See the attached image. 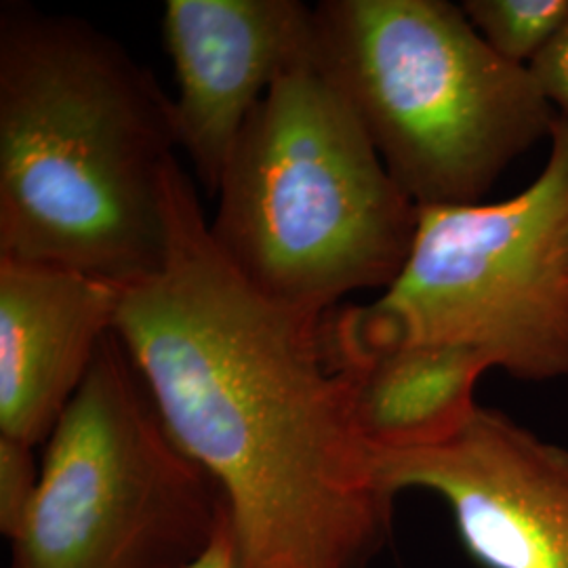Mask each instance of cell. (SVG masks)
I'll use <instances>...</instances> for the list:
<instances>
[{"label": "cell", "mask_w": 568, "mask_h": 568, "mask_svg": "<svg viewBox=\"0 0 568 568\" xmlns=\"http://www.w3.org/2000/svg\"><path fill=\"white\" fill-rule=\"evenodd\" d=\"M122 286L0 257V436L47 443L116 328Z\"/></svg>", "instance_id": "9"}, {"label": "cell", "mask_w": 568, "mask_h": 568, "mask_svg": "<svg viewBox=\"0 0 568 568\" xmlns=\"http://www.w3.org/2000/svg\"><path fill=\"white\" fill-rule=\"evenodd\" d=\"M230 511L112 331L44 443L11 568H185Z\"/></svg>", "instance_id": "6"}, {"label": "cell", "mask_w": 568, "mask_h": 568, "mask_svg": "<svg viewBox=\"0 0 568 568\" xmlns=\"http://www.w3.org/2000/svg\"><path fill=\"white\" fill-rule=\"evenodd\" d=\"M185 568H251L232 511L225 514L224 523L217 528L211 546L204 549L203 556H199Z\"/></svg>", "instance_id": "14"}, {"label": "cell", "mask_w": 568, "mask_h": 568, "mask_svg": "<svg viewBox=\"0 0 568 568\" xmlns=\"http://www.w3.org/2000/svg\"><path fill=\"white\" fill-rule=\"evenodd\" d=\"M462 7L504 60L527 68L568 23V0H467Z\"/></svg>", "instance_id": "11"}, {"label": "cell", "mask_w": 568, "mask_h": 568, "mask_svg": "<svg viewBox=\"0 0 568 568\" xmlns=\"http://www.w3.org/2000/svg\"><path fill=\"white\" fill-rule=\"evenodd\" d=\"M389 497L426 488L447 501L469 556L485 568H568V450L501 410L478 406L436 447L373 453Z\"/></svg>", "instance_id": "7"}, {"label": "cell", "mask_w": 568, "mask_h": 568, "mask_svg": "<svg viewBox=\"0 0 568 568\" xmlns=\"http://www.w3.org/2000/svg\"><path fill=\"white\" fill-rule=\"evenodd\" d=\"M325 352L344 379L352 422L371 453L422 450L450 440L474 417V387L493 368L485 354L464 345H325Z\"/></svg>", "instance_id": "10"}, {"label": "cell", "mask_w": 568, "mask_h": 568, "mask_svg": "<svg viewBox=\"0 0 568 568\" xmlns=\"http://www.w3.org/2000/svg\"><path fill=\"white\" fill-rule=\"evenodd\" d=\"M323 318L244 283L171 164L163 265L122 288L114 333L169 434L224 490L251 568H365L389 530L394 497L328 365Z\"/></svg>", "instance_id": "1"}, {"label": "cell", "mask_w": 568, "mask_h": 568, "mask_svg": "<svg viewBox=\"0 0 568 568\" xmlns=\"http://www.w3.org/2000/svg\"><path fill=\"white\" fill-rule=\"evenodd\" d=\"M312 51L419 209L485 203L558 119L527 65L447 0H325Z\"/></svg>", "instance_id": "4"}, {"label": "cell", "mask_w": 568, "mask_h": 568, "mask_svg": "<svg viewBox=\"0 0 568 568\" xmlns=\"http://www.w3.org/2000/svg\"><path fill=\"white\" fill-rule=\"evenodd\" d=\"M34 448L0 436V532L13 544L20 537L34 506L41 469H37Z\"/></svg>", "instance_id": "12"}, {"label": "cell", "mask_w": 568, "mask_h": 568, "mask_svg": "<svg viewBox=\"0 0 568 568\" xmlns=\"http://www.w3.org/2000/svg\"><path fill=\"white\" fill-rule=\"evenodd\" d=\"M161 32L178 84V145L215 196L244 124L312 51L314 9L300 0H166Z\"/></svg>", "instance_id": "8"}, {"label": "cell", "mask_w": 568, "mask_h": 568, "mask_svg": "<svg viewBox=\"0 0 568 568\" xmlns=\"http://www.w3.org/2000/svg\"><path fill=\"white\" fill-rule=\"evenodd\" d=\"M173 100L89 21L0 9V257L116 286L166 253Z\"/></svg>", "instance_id": "2"}, {"label": "cell", "mask_w": 568, "mask_h": 568, "mask_svg": "<svg viewBox=\"0 0 568 568\" xmlns=\"http://www.w3.org/2000/svg\"><path fill=\"white\" fill-rule=\"evenodd\" d=\"M556 114L568 121V23L528 65Z\"/></svg>", "instance_id": "13"}, {"label": "cell", "mask_w": 568, "mask_h": 568, "mask_svg": "<svg viewBox=\"0 0 568 568\" xmlns=\"http://www.w3.org/2000/svg\"><path fill=\"white\" fill-rule=\"evenodd\" d=\"M323 342L464 345L523 382L568 375V121L554 122L548 161L520 194L419 209L396 281L331 310Z\"/></svg>", "instance_id": "5"}, {"label": "cell", "mask_w": 568, "mask_h": 568, "mask_svg": "<svg viewBox=\"0 0 568 568\" xmlns=\"http://www.w3.org/2000/svg\"><path fill=\"white\" fill-rule=\"evenodd\" d=\"M209 234L244 283L323 318L345 295L396 281L419 206L314 60L288 68L244 124Z\"/></svg>", "instance_id": "3"}]
</instances>
